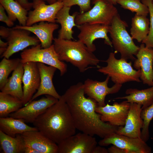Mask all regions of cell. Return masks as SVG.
Returning a JSON list of instances; mask_svg holds the SVG:
<instances>
[{"instance_id": "obj_1", "label": "cell", "mask_w": 153, "mask_h": 153, "mask_svg": "<svg viewBox=\"0 0 153 153\" xmlns=\"http://www.w3.org/2000/svg\"><path fill=\"white\" fill-rule=\"evenodd\" d=\"M84 84L79 82L71 86L63 94L76 129L92 136L103 138L116 132L118 127L103 121L96 111L97 102L85 96Z\"/></svg>"}, {"instance_id": "obj_2", "label": "cell", "mask_w": 153, "mask_h": 153, "mask_svg": "<svg viewBox=\"0 0 153 153\" xmlns=\"http://www.w3.org/2000/svg\"><path fill=\"white\" fill-rule=\"evenodd\" d=\"M33 124L38 131L57 144L75 134L76 129L63 95Z\"/></svg>"}, {"instance_id": "obj_3", "label": "cell", "mask_w": 153, "mask_h": 153, "mask_svg": "<svg viewBox=\"0 0 153 153\" xmlns=\"http://www.w3.org/2000/svg\"><path fill=\"white\" fill-rule=\"evenodd\" d=\"M55 50L59 60L69 62L83 73L89 65L100 67V61L91 51L80 41H72L55 38L54 39Z\"/></svg>"}, {"instance_id": "obj_4", "label": "cell", "mask_w": 153, "mask_h": 153, "mask_svg": "<svg viewBox=\"0 0 153 153\" xmlns=\"http://www.w3.org/2000/svg\"><path fill=\"white\" fill-rule=\"evenodd\" d=\"M127 24L122 20L118 13L114 18L109 26V33L112 39V45L116 53H119L121 58L135 60L139 47L134 43L128 32Z\"/></svg>"}, {"instance_id": "obj_5", "label": "cell", "mask_w": 153, "mask_h": 153, "mask_svg": "<svg viewBox=\"0 0 153 153\" xmlns=\"http://www.w3.org/2000/svg\"><path fill=\"white\" fill-rule=\"evenodd\" d=\"M115 53L111 52L105 61L107 63L105 67H100L97 71L110 78L115 84H122L127 82L134 81L140 82L141 70L133 68L131 62L121 58L117 59Z\"/></svg>"}, {"instance_id": "obj_6", "label": "cell", "mask_w": 153, "mask_h": 153, "mask_svg": "<svg viewBox=\"0 0 153 153\" xmlns=\"http://www.w3.org/2000/svg\"><path fill=\"white\" fill-rule=\"evenodd\" d=\"M94 6L83 13H78L75 20L80 25L85 23L99 24L110 26L118 10L114 5L107 0H92Z\"/></svg>"}, {"instance_id": "obj_7", "label": "cell", "mask_w": 153, "mask_h": 153, "mask_svg": "<svg viewBox=\"0 0 153 153\" xmlns=\"http://www.w3.org/2000/svg\"><path fill=\"white\" fill-rule=\"evenodd\" d=\"M20 57L22 64L32 62L51 66L59 70L61 76L67 71V64L59 60L53 44L48 48H43L40 43L30 48L25 49L21 53Z\"/></svg>"}, {"instance_id": "obj_8", "label": "cell", "mask_w": 153, "mask_h": 153, "mask_svg": "<svg viewBox=\"0 0 153 153\" xmlns=\"http://www.w3.org/2000/svg\"><path fill=\"white\" fill-rule=\"evenodd\" d=\"M99 145L112 144L126 150L128 153H150L151 148L141 138H133L116 132L106 136L98 142Z\"/></svg>"}, {"instance_id": "obj_9", "label": "cell", "mask_w": 153, "mask_h": 153, "mask_svg": "<svg viewBox=\"0 0 153 153\" xmlns=\"http://www.w3.org/2000/svg\"><path fill=\"white\" fill-rule=\"evenodd\" d=\"M95 138L79 133L64 139L58 144V153H93L97 146Z\"/></svg>"}, {"instance_id": "obj_10", "label": "cell", "mask_w": 153, "mask_h": 153, "mask_svg": "<svg viewBox=\"0 0 153 153\" xmlns=\"http://www.w3.org/2000/svg\"><path fill=\"white\" fill-rule=\"evenodd\" d=\"M31 32L25 29L9 28L6 39L8 46L1 58L7 59L13 54L24 50L30 46H35L40 44L39 39L35 36H30Z\"/></svg>"}, {"instance_id": "obj_11", "label": "cell", "mask_w": 153, "mask_h": 153, "mask_svg": "<svg viewBox=\"0 0 153 153\" xmlns=\"http://www.w3.org/2000/svg\"><path fill=\"white\" fill-rule=\"evenodd\" d=\"M32 3L34 9L28 12L26 24L28 26L41 22L56 23V15L64 6L59 1L48 5L43 0H33Z\"/></svg>"}, {"instance_id": "obj_12", "label": "cell", "mask_w": 153, "mask_h": 153, "mask_svg": "<svg viewBox=\"0 0 153 153\" xmlns=\"http://www.w3.org/2000/svg\"><path fill=\"white\" fill-rule=\"evenodd\" d=\"M58 99L52 96L46 95V97L29 102L9 116L21 119L25 122L33 123L40 115L56 103Z\"/></svg>"}, {"instance_id": "obj_13", "label": "cell", "mask_w": 153, "mask_h": 153, "mask_svg": "<svg viewBox=\"0 0 153 153\" xmlns=\"http://www.w3.org/2000/svg\"><path fill=\"white\" fill-rule=\"evenodd\" d=\"M77 28L80 30L78 35V40L92 52L96 50L93 42L98 39H104L105 44L112 47V42L107 35L109 26L99 24L85 23L78 25Z\"/></svg>"}, {"instance_id": "obj_14", "label": "cell", "mask_w": 153, "mask_h": 153, "mask_svg": "<svg viewBox=\"0 0 153 153\" xmlns=\"http://www.w3.org/2000/svg\"><path fill=\"white\" fill-rule=\"evenodd\" d=\"M130 103L127 101L120 103L114 102L104 106H98L96 111L101 115V120L112 125L119 127L125 124Z\"/></svg>"}, {"instance_id": "obj_15", "label": "cell", "mask_w": 153, "mask_h": 153, "mask_svg": "<svg viewBox=\"0 0 153 153\" xmlns=\"http://www.w3.org/2000/svg\"><path fill=\"white\" fill-rule=\"evenodd\" d=\"M110 78L107 76L105 80L102 82L88 78L83 84L85 94L95 100L99 106L105 105L106 95L118 92L122 87V84H115L112 87H108V84Z\"/></svg>"}, {"instance_id": "obj_16", "label": "cell", "mask_w": 153, "mask_h": 153, "mask_svg": "<svg viewBox=\"0 0 153 153\" xmlns=\"http://www.w3.org/2000/svg\"><path fill=\"white\" fill-rule=\"evenodd\" d=\"M23 64L24 73L22 78L23 96L22 100L25 105L31 100L39 89L40 75L37 63L28 62Z\"/></svg>"}, {"instance_id": "obj_17", "label": "cell", "mask_w": 153, "mask_h": 153, "mask_svg": "<svg viewBox=\"0 0 153 153\" xmlns=\"http://www.w3.org/2000/svg\"><path fill=\"white\" fill-rule=\"evenodd\" d=\"M133 66L137 70H140V79L143 83L149 86L153 84V49L148 48L142 43L139 47L136 55Z\"/></svg>"}, {"instance_id": "obj_18", "label": "cell", "mask_w": 153, "mask_h": 153, "mask_svg": "<svg viewBox=\"0 0 153 153\" xmlns=\"http://www.w3.org/2000/svg\"><path fill=\"white\" fill-rule=\"evenodd\" d=\"M130 103L125 124L124 126L118 127L116 133L131 137L141 138L143 125L141 116L142 106L135 103Z\"/></svg>"}, {"instance_id": "obj_19", "label": "cell", "mask_w": 153, "mask_h": 153, "mask_svg": "<svg viewBox=\"0 0 153 153\" xmlns=\"http://www.w3.org/2000/svg\"><path fill=\"white\" fill-rule=\"evenodd\" d=\"M21 135L25 146L31 147L39 153H58V144L39 131H28Z\"/></svg>"}, {"instance_id": "obj_20", "label": "cell", "mask_w": 153, "mask_h": 153, "mask_svg": "<svg viewBox=\"0 0 153 153\" xmlns=\"http://www.w3.org/2000/svg\"><path fill=\"white\" fill-rule=\"evenodd\" d=\"M37 65L40 75V85L29 102L44 95H50L59 99L61 96L56 91L52 81L54 73L57 69L42 63H37Z\"/></svg>"}, {"instance_id": "obj_21", "label": "cell", "mask_w": 153, "mask_h": 153, "mask_svg": "<svg viewBox=\"0 0 153 153\" xmlns=\"http://www.w3.org/2000/svg\"><path fill=\"white\" fill-rule=\"evenodd\" d=\"M59 27L58 25L56 23L41 22L30 26L17 25L13 27L25 29L34 33L39 40L41 47L47 48L52 44L54 39L53 33Z\"/></svg>"}, {"instance_id": "obj_22", "label": "cell", "mask_w": 153, "mask_h": 153, "mask_svg": "<svg viewBox=\"0 0 153 153\" xmlns=\"http://www.w3.org/2000/svg\"><path fill=\"white\" fill-rule=\"evenodd\" d=\"M71 8L64 6L56 15V22L60 24L61 26L58 31V38L68 40L74 39L73 28L78 26L76 24L75 20L78 12H76L71 15L69 14Z\"/></svg>"}, {"instance_id": "obj_23", "label": "cell", "mask_w": 153, "mask_h": 153, "mask_svg": "<svg viewBox=\"0 0 153 153\" xmlns=\"http://www.w3.org/2000/svg\"><path fill=\"white\" fill-rule=\"evenodd\" d=\"M22 120L12 117L0 118V130L12 137L26 132L37 131L35 127L29 126Z\"/></svg>"}, {"instance_id": "obj_24", "label": "cell", "mask_w": 153, "mask_h": 153, "mask_svg": "<svg viewBox=\"0 0 153 153\" xmlns=\"http://www.w3.org/2000/svg\"><path fill=\"white\" fill-rule=\"evenodd\" d=\"M24 73L23 64L21 63L12 72L1 92L18 98L22 101L23 96L22 87Z\"/></svg>"}, {"instance_id": "obj_25", "label": "cell", "mask_w": 153, "mask_h": 153, "mask_svg": "<svg viewBox=\"0 0 153 153\" xmlns=\"http://www.w3.org/2000/svg\"><path fill=\"white\" fill-rule=\"evenodd\" d=\"M127 95L117 97L115 99H126L130 103H135L141 105L142 109L148 107L153 103V87L139 90L129 88L125 92Z\"/></svg>"}, {"instance_id": "obj_26", "label": "cell", "mask_w": 153, "mask_h": 153, "mask_svg": "<svg viewBox=\"0 0 153 153\" xmlns=\"http://www.w3.org/2000/svg\"><path fill=\"white\" fill-rule=\"evenodd\" d=\"M0 3L11 20L14 22L17 20L20 25L26 26L28 13L27 10L14 0H0Z\"/></svg>"}, {"instance_id": "obj_27", "label": "cell", "mask_w": 153, "mask_h": 153, "mask_svg": "<svg viewBox=\"0 0 153 153\" xmlns=\"http://www.w3.org/2000/svg\"><path fill=\"white\" fill-rule=\"evenodd\" d=\"M1 150L4 153H24L25 145L21 134L10 136L0 130Z\"/></svg>"}, {"instance_id": "obj_28", "label": "cell", "mask_w": 153, "mask_h": 153, "mask_svg": "<svg viewBox=\"0 0 153 153\" xmlns=\"http://www.w3.org/2000/svg\"><path fill=\"white\" fill-rule=\"evenodd\" d=\"M149 25V20L147 16L135 14L131 19L130 30L133 39L142 42L148 33Z\"/></svg>"}, {"instance_id": "obj_29", "label": "cell", "mask_w": 153, "mask_h": 153, "mask_svg": "<svg viewBox=\"0 0 153 153\" xmlns=\"http://www.w3.org/2000/svg\"><path fill=\"white\" fill-rule=\"evenodd\" d=\"M22 101L10 94L0 92V117H6L22 107Z\"/></svg>"}, {"instance_id": "obj_30", "label": "cell", "mask_w": 153, "mask_h": 153, "mask_svg": "<svg viewBox=\"0 0 153 153\" xmlns=\"http://www.w3.org/2000/svg\"><path fill=\"white\" fill-rule=\"evenodd\" d=\"M21 63L20 58L9 59L3 58L0 62L1 90L7 82L10 73L13 71Z\"/></svg>"}, {"instance_id": "obj_31", "label": "cell", "mask_w": 153, "mask_h": 153, "mask_svg": "<svg viewBox=\"0 0 153 153\" xmlns=\"http://www.w3.org/2000/svg\"><path fill=\"white\" fill-rule=\"evenodd\" d=\"M117 3L123 8L136 14L147 16L149 14L148 7L141 2V0H118Z\"/></svg>"}, {"instance_id": "obj_32", "label": "cell", "mask_w": 153, "mask_h": 153, "mask_svg": "<svg viewBox=\"0 0 153 153\" xmlns=\"http://www.w3.org/2000/svg\"><path fill=\"white\" fill-rule=\"evenodd\" d=\"M141 116L143 121L141 138L146 142L149 138V127L150 122L153 118V103L149 106L142 109Z\"/></svg>"}, {"instance_id": "obj_33", "label": "cell", "mask_w": 153, "mask_h": 153, "mask_svg": "<svg viewBox=\"0 0 153 153\" xmlns=\"http://www.w3.org/2000/svg\"><path fill=\"white\" fill-rule=\"evenodd\" d=\"M142 3L146 5L149 9L150 15L149 30L147 37L142 42L148 48L153 49V5L152 0H142Z\"/></svg>"}, {"instance_id": "obj_34", "label": "cell", "mask_w": 153, "mask_h": 153, "mask_svg": "<svg viewBox=\"0 0 153 153\" xmlns=\"http://www.w3.org/2000/svg\"><path fill=\"white\" fill-rule=\"evenodd\" d=\"M58 1L61 2L65 6L71 7L75 5L78 6L80 13L86 12L92 8L91 0H58Z\"/></svg>"}, {"instance_id": "obj_35", "label": "cell", "mask_w": 153, "mask_h": 153, "mask_svg": "<svg viewBox=\"0 0 153 153\" xmlns=\"http://www.w3.org/2000/svg\"><path fill=\"white\" fill-rule=\"evenodd\" d=\"M5 9L3 6L0 4V21L5 23L9 27H11L14 25V23L7 16Z\"/></svg>"}, {"instance_id": "obj_36", "label": "cell", "mask_w": 153, "mask_h": 153, "mask_svg": "<svg viewBox=\"0 0 153 153\" xmlns=\"http://www.w3.org/2000/svg\"><path fill=\"white\" fill-rule=\"evenodd\" d=\"M24 8L27 10L32 8V2H29L27 0H16Z\"/></svg>"}, {"instance_id": "obj_37", "label": "cell", "mask_w": 153, "mask_h": 153, "mask_svg": "<svg viewBox=\"0 0 153 153\" xmlns=\"http://www.w3.org/2000/svg\"><path fill=\"white\" fill-rule=\"evenodd\" d=\"M109 153H128L127 152L123 149L121 148L114 145H113L108 149Z\"/></svg>"}, {"instance_id": "obj_38", "label": "cell", "mask_w": 153, "mask_h": 153, "mask_svg": "<svg viewBox=\"0 0 153 153\" xmlns=\"http://www.w3.org/2000/svg\"><path fill=\"white\" fill-rule=\"evenodd\" d=\"M9 28L1 26L0 27V35L3 39H6L9 33Z\"/></svg>"}, {"instance_id": "obj_39", "label": "cell", "mask_w": 153, "mask_h": 153, "mask_svg": "<svg viewBox=\"0 0 153 153\" xmlns=\"http://www.w3.org/2000/svg\"><path fill=\"white\" fill-rule=\"evenodd\" d=\"M102 146H97L94 150L93 153H108L107 149Z\"/></svg>"}, {"instance_id": "obj_40", "label": "cell", "mask_w": 153, "mask_h": 153, "mask_svg": "<svg viewBox=\"0 0 153 153\" xmlns=\"http://www.w3.org/2000/svg\"><path fill=\"white\" fill-rule=\"evenodd\" d=\"M24 153H39L38 151L34 149L27 146H25Z\"/></svg>"}, {"instance_id": "obj_41", "label": "cell", "mask_w": 153, "mask_h": 153, "mask_svg": "<svg viewBox=\"0 0 153 153\" xmlns=\"http://www.w3.org/2000/svg\"><path fill=\"white\" fill-rule=\"evenodd\" d=\"M8 46L7 42L3 41L1 39H0V48L7 50Z\"/></svg>"}, {"instance_id": "obj_42", "label": "cell", "mask_w": 153, "mask_h": 153, "mask_svg": "<svg viewBox=\"0 0 153 153\" xmlns=\"http://www.w3.org/2000/svg\"><path fill=\"white\" fill-rule=\"evenodd\" d=\"M47 2L49 4H51L55 3L58 1V0H43Z\"/></svg>"}, {"instance_id": "obj_43", "label": "cell", "mask_w": 153, "mask_h": 153, "mask_svg": "<svg viewBox=\"0 0 153 153\" xmlns=\"http://www.w3.org/2000/svg\"><path fill=\"white\" fill-rule=\"evenodd\" d=\"M109 2L113 4L114 5H115L117 4V1L118 0H107Z\"/></svg>"}, {"instance_id": "obj_44", "label": "cell", "mask_w": 153, "mask_h": 153, "mask_svg": "<svg viewBox=\"0 0 153 153\" xmlns=\"http://www.w3.org/2000/svg\"><path fill=\"white\" fill-rule=\"evenodd\" d=\"M152 4H153V0H152Z\"/></svg>"}, {"instance_id": "obj_45", "label": "cell", "mask_w": 153, "mask_h": 153, "mask_svg": "<svg viewBox=\"0 0 153 153\" xmlns=\"http://www.w3.org/2000/svg\"><path fill=\"white\" fill-rule=\"evenodd\" d=\"M152 86L153 87V85H152Z\"/></svg>"}, {"instance_id": "obj_46", "label": "cell", "mask_w": 153, "mask_h": 153, "mask_svg": "<svg viewBox=\"0 0 153 153\" xmlns=\"http://www.w3.org/2000/svg\"></svg>"}]
</instances>
